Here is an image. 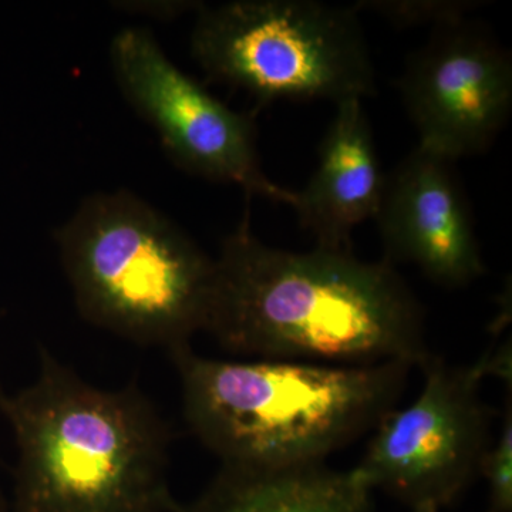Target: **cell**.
I'll use <instances>...</instances> for the list:
<instances>
[{"label": "cell", "mask_w": 512, "mask_h": 512, "mask_svg": "<svg viewBox=\"0 0 512 512\" xmlns=\"http://www.w3.org/2000/svg\"><path fill=\"white\" fill-rule=\"evenodd\" d=\"M205 332L228 352L259 360L421 367L431 356L423 309L390 262L269 247L251 231L248 212L215 258Z\"/></svg>", "instance_id": "obj_1"}, {"label": "cell", "mask_w": 512, "mask_h": 512, "mask_svg": "<svg viewBox=\"0 0 512 512\" xmlns=\"http://www.w3.org/2000/svg\"><path fill=\"white\" fill-rule=\"evenodd\" d=\"M0 413L18 447L10 512H184L173 433L136 383L97 389L40 348L36 382L0 389Z\"/></svg>", "instance_id": "obj_2"}, {"label": "cell", "mask_w": 512, "mask_h": 512, "mask_svg": "<svg viewBox=\"0 0 512 512\" xmlns=\"http://www.w3.org/2000/svg\"><path fill=\"white\" fill-rule=\"evenodd\" d=\"M168 355L192 434L232 466L325 463L396 409L413 367L400 360L222 362L195 355L191 346Z\"/></svg>", "instance_id": "obj_3"}, {"label": "cell", "mask_w": 512, "mask_h": 512, "mask_svg": "<svg viewBox=\"0 0 512 512\" xmlns=\"http://www.w3.org/2000/svg\"><path fill=\"white\" fill-rule=\"evenodd\" d=\"M55 238L87 322L168 353L205 330L215 259L134 192L89 195Z\"/></svg>", "instance_id": "obj_4"}, {"label": "cell", "mask_w": 512, "mask_h": 512, "mask_svg": "<svg viewBox=\"0 0 512 512\" xmlns=\"http://www.w3.org/2000/svg\"><path fill=\"white\" fill-rule=\"evenodd\" d=\"M198 10L191 52L214 82L262 101L338 104L375 92V70L352 6L237 0Z\"/></svg>", "instance_id": "obj_5"}, {"label": "cell", "mask_w": 512, "mask_h": 512, "mask_svg": "<svg viewBox=\"0 0 512 512\" xmlns=\"http://www.w3.org/2000/svg\"><path fill=\"white\" fill-rule=\"evenodd\" d=\"M416 402L394 409L376 427L357 477L400 503L443 508L480 476L493 444L494 410L480 396L487 355L473 366H451L431 355Z\"/></svg>", "instance_id": "obj_6"}, {"label": "cell", "mask_w": 512, "mask_h": 512, "mask_svg": "<svg viewBox=\"0 0 512 512\" xmlns=\"http://www.w3.org/2000/svg\"><path fill=\"white\" fill-rule=\"evenodd\" d=\"M110 57L124 97L157 131L175 164L208 180L237 184L248 197L293 207L296 191L272 183L262 171L251 117L229 109L175 66L153 33L120 30Z\"/></svg>", "instance_id": "obj_7"}, {"label": "cell", "mask_w": 512, "mask_h": 512, "mask_svg": "<svg viewBox=\"0 0 512 512\" xmlns=\"http://www.w3.org/2000/svg\"><path fill=\"white\" fill-rule=\"evenodd\" d=\"M419 146L450 160L483 153L512 109L507 50L466 19L434 26L400 82Z\"/></svg>", "instance_id": "obj_8"}, {"label": "cell", "mask_w": 512, "mask_h": 512, "mask_svg": "<svg viewBox=\"0 0 512 512\" xmlns=\"http://www.w3.org/2000/svg\"><path fill=\"white\" fill-rule=\"evenodd\" d=\"M454 164L417 147L384 177L375 217L384 259L392 265H417L427 278L446 288H461L485 274Z\"/></svg>", "instance_id": "obj_9"}, {"label": "cell", "mask_w": 512, "mask_h": 512, "mask_svg": "<svg viewBox=\"0 0 512 512\" xmlns=\"http://www.w3.org/2000/svg\"><path fill=\"white\" fill-rule=\"evenodd\" d=\"M336 109L318 167L308 185L296 192L293 208L316 248L352 251L353 229L376 217L386 175L362 100L340 101Z\"/></svg>", "instance_id": "obj_10"}, {"label": "cell", "mask_w": 512, "mask_h": 512, "mask_svg": "<svg viewBox=\"0 0 512 512\" xmlns=\"http://www.w3.org/2000/svg\"><path fill=\"white\" fill-rule=\"evenodd\" d=\"M184 512H375L373 490L355 471L325 463L255 467L222 464Z\"/></svg>", "instance_id": "obj_11"}, {"label": "cell", "mask_w": 512, "mask_h": 512, "mask_svg": "<svg viewBox=\"0 0 512 512\" xmlns=\"http://www.w3.org/2000/svg\"><path fill=\"white\" fill-rule=\"evenodd\" d=\"M497 440L481 463L480 476L488 484L487 512H512V404H505Z\"/></svg>", "instance_id": "obj_12"}, {"label": "cell", "mask_w": 512, "mask_h": 512, "mask_svg": "<svg viewBox=\"0 0 512 512\" xmlns=\"http://www.w3.org/2000/svg\"><path fill=\"white\" fill-rule=\"evenodd\" d=\"M477 2H393V0H373V2H359L352 6L356 12L359 10H372L383 18L390 19L399 25H421L431 22L434 26L446 25L466 19L471 10L477 8Z\"/></svg>", "instance_id": "obj_13"}, {"label": "cell", "mask_w": 512, "mask_h": 512, "mask_svg": "<svg viewBox=\"0 0 512 512\" xmlns=\"http://www.w3.org/2000/svg\"><path fill=\"white\" fill-rule=\"evenodd\" d=\"M413 512H440V508L434 504H421L412 508Z\"/></svg>", "instance_id": "obj_14"}, {"label": "cell", "mask_w": 512, "mask_h": 512, "mask_svg": "<svg viewBox=\"0 0 512 512\" xmlns=\"http://www.w3.org/2000/svg\"><path fill=\"white\" fill-rule=\"evenodd\" d=\"M0 512H10L9 500H6L5 495L2 493H0Z\"/></svg>", "instance_id": "obj_15"}, {"label": "cell", "mask_w": 512, "mask_h": 512, "mask_svg": "<svg viewBox=\"0 0 512 512\" xmlns=\"http://www.w3.org/2000/svg\"><path fill=\"white\" fill-rule=\"evenodd\" d=\"M3 311H0V319H2Z\"/></svg>", "instance_id": "obj_16"}]
</instances>
